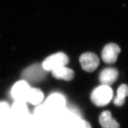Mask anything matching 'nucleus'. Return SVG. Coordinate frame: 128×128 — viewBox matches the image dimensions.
<instances>
[{"label":"nucleus","mask_w":128,"mask_h":128,"mask_svg":"<svg viewBox=\"0 0 128 128\" xmlns=\"http://www.w3.org/2000/svg\"><path fill=\"white\" fill-rule=\"evenodd\" d=\"M46 71L44 70L42 65L34 64L23 71L22 76L27 81L38 82L46 77Z\"/></svg>","instance_id":"4"},{"label":"nucleus","mask_w":128,"mask_h":128,"mask_svg":"<svg viewBox=\"0 0 128 128\" xmlns=\"http://www.w3.org/2000/svg\"><path fill=\"white\" fill-rule=\"evenodd\" d=\"M121 52L120 46L115 43H110L105 46L102 52V60L107 64H112L117 60L118 54Z\"/></svg>","instance_id":"5"},{"label":"nucleus","mask_w":128,"mask_h":128,"mask_svg":"<svg viewBox=\"0 0 128 128\" xmlns=\"http://www.w3.org/2000/svg\"><path fill=\"white\" fill-rule=\"evenodd\" d=\"M113 96V91L110 86L102 85L93 90L90 96L91 102L98 107L108 104Z\"/></svg>","instance_id":"1"},{"label":"nucleus","mask_w":128,"mask_h":128,"mask_svg":"<svg viewBox=\"0 0 128 128\" xmlns=\"http://www.w3.org/2000/svg\"><path fill=\"white\" fill-rule=\"evenodd\" d=\"M26 102L15 100L11 107V116L15 120H22L28 113Z\"/></svg>","instance_id":"9"},{"label":"nucleus","mask_w":128,"mask_h":128,"mask_svg":"<svg viewBox=\"0 0 128 128\" xmlns=\"http://www.w3.org/2000/svg\"><path fill=\"white\" fill-rule=\"evenodd\" d=\"M82 69L89 73L94 72L99 65V59L97 55L90 52H87L80 56L79 58Z\"/></svg>","instance_id":"3"},{"label":"nucleus","mask_w":128,"mask_h":128,"mask_svg":"<svg viewBox=\"0 0 128 128\" xmlns=\"http://www.w3.org/2000/svg\"><path fill=\"white\" fill-rule=\"evenodd\" d=\"M52 74L54 78L58 80H64L66 81H70L74 78V72L70 68L62 66L57 68L52 71Z\"/></svg>","instance_id":"11"},{"label":"nucleus","mask_w":128,"mask_h":128,"mask_svg":"<svg viewBox=\"0 0 128 128\" xmlns=\"http://www.w3.org/2000/svg\"><path fill=\"white\" fill-rule=\"evenodd\" d=\"M11 107L5 102H0V121H8L11 116Z\"/></svg>","instance_id":"14"},{"label":"nucleus","mask_w":128,"mask_h":128,"mask_svg":"<svg viewBox=\"0 0 128 128\" xmlns=\"http://www.w3.org/2000/svg\"><path fill=\"white\" fill-rule=\"evenodd\" d=\"M69 62L68 56L62 52H59L46 57L43 62L42 66L45 70L52 71L57 68L65 66Z\"/></svg>","instance_id":"2"},{"label":"nucleus","mask_w":128,"mask_h":128,"mask_svg":"<svg viewBox=\"0 0 128 128\" xmlns=\"http://www.w3.org/2000/svg\"><path fill=\"white\" fill-rule=\"evenodd\" d=\"M30 89L26 80H21L16 82L11 90V94L15 100H24L26 102L28 94Z\"/></svg>","instance_id":"6"},{"label":"nucleus","mask_w":128,"mask_h":128,"mask_svg":"<svg viewBox=\"0 0 128 128\" xmlns=\"http://www.w3.org/2000/svg\"><path fill=\"white\" fill-rule=\"evenodd\" d=\"M118 77V72L114 67H108L103 70L100 73L99 80L102 85L110 86Z\"/></svg>","instance_id":"8"},{"label":"nucleus","mask_w":128,"mask_h":128,"mask_svg":"<svg viewBox=\"0 0 128 128\" xmlns=\"http://www.w3.org/2000/svg\"><path fill=\"white\" fill-rule=\"evenodd\" d=\"M99 122L102 128H120L119 123L112 116L108 110L102 112L99 115Z\"/></svg>","instance_id":"10"},{"label":"nucleus","mask_w":128,"mask_h":128,"mask_svg":"<svg viewBox=\"0 0 128 128\" xmlns=\"http://www.w3.org/2000/svg\"><path fill=\"white\" fill-rule=\"evenodd\" d=\"M0 128H12L8 121H0Z\"/></svg>","instance_id":"15"},{"label":"nucleus","mask_w":128,"mask_h":128,"mask_svg":"<svg viewBox=\"0 0 128 128\" xmlns=\"http://www.w3.org/2000/svg\"><path fill=\"white\" fill-rule=\"evenodd\" d=\"M44 99L43 92L38 88H31L26 98V102L33 105H38L42 102Z\"/></svg>","instance_id":"12"},{"label":"nucleus","mask_w":128,"mask_h":128,"mask_svg":"<svg viewBox=\"0 0 128 128\" xmlns=\"http://www.w3.org/2000/svg\"><path fill=\"white\" fill-rule=\"evenodd\" d=\"M128 96V86L122 84L117 90V96L114 99V104L118 107L122 106L125 103L126 98Z\"/></svg>","instance_id":"13"},{"label":"nucleus","mask_w":128,"mask_h":128,"mask_svg":"<svg viewBox=\"0 0 128 128\" xmlns=\"http://www.w3.org/2000/svg\"><path fill=\"white\" fill-rule=\"evenodd\" d=\"M65 105L64 97L59 94L54 93L50 94L44 104L48 111H56L61 109Z\"/></svg>","instance_id":"7"}]
</instances>
